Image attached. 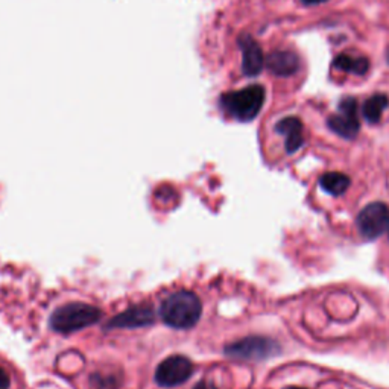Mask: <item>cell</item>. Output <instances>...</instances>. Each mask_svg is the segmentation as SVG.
<instances>
[{
    "mask_svg": "<svg viewBox=\"0 0 389 389\" xmlns=\"http://www.w3.org/2000/svg\"><path fill=\"white\" fill-rule=\"evenodd\" d=\"M201 301L193 292L178 291L172 293L160 306V316L169 327L190 328L201 318Z\"/></svg>",
    "mask_w": 389,
    "mask_h": 389,
    "instance_id": "obj_1",
    "label": "cell"
},
{
    "mask_svg": "<svg viewBox=\"0 0 389 389\" xmlns=\"http://www.w3.org/2000/svg\"><path fill=\"white\" fill-rule=\"evenodd\" d=\"M266 91L262 85H249L247 89L226 93L221 99V107L228 116L239 122H249L260 113Z\"/></svg>",
    "mask_w": 389,
    "mask_h": 389,
    "instance_id": "obj_2",
    "label": "cell"
},
{
    "mask_svg": "<svg viewBox=\"0 0 389 389\" xmlns=\"http://www.w3.org/2000/svg\"><path fill=\"white\" fill-rule=\"evenodd\" d=\"M101 316L102 312L98 307L85 302H68L50 315V327L58 333L68 335L96 324Z\"/></svg>",
    "mask_w": 389,
    "mask_h": 389,
    "instance_id": "obj_3",
    "label": "cell"
},
{
    "mask_svg": "<svg viewBox=\"0 0 389 389\" xmlns=\"http://www.w3.org/2000/svg\"><path fill=\"white\" fill-rule=\"evenodd\" d=\"M280 353V345L265 336H248V338L231 342L226 347V354L236 360H265Z\"/></svg>",
    "mask_w": 389,
    "mask_h": 389,
    "instance_id": "obj_4",
    "label": "cell"
},
{
    "mask_svg": "<svg viewBox=\"0 0 389 389\" xmlns=\"http://www.w3.org/2000/svg\"><path fill=\"white\" fill-rule=\"evenodd\" d=\"M327 125L335 134L347 140H353L360 131V122L358 116V101L347 96L338 105V113L327 119Z\"/></svg>",
    "mask_w": 389,
    "mask_h": 389,
    "instance_id": "obj_5",
    "label": "cell"
},
{
    "mask_svg": "<svg viewBox=\"0 0 389 389\" xmlns=\"http://www.w3.org/2000/svg\"><path fill=\"white\" fill-rule=\"evenodd\" d=\"M193 374L192 360L181 354L164 359L155 369V382L163 388H174L187 380Z\"/></svg>",
    "mask_w": 389,
    "mask_h": 389,
    "instance_id": "obj_6",
    "label": "cell"
},
{
    "mask_svg": "<svg viewBox=\"0 0 389 389\" xmlns=\"http://www.w3.org/2000/svg\"><path fill=\"white\" fill-rule=\"evenodd\" d=\"M358 230L367 240H374L389 228V207L383 203H371L358 216Z\"/></svg>",
    "mask_w": 389,
    "mask_h": 389,
    "instance_id": "obj_7",
    "label": "cell"
},
{
    "mask_svg": "<svg viewBox=\"0 0 389 389\" xmlns=\"http://www.w3.org/2000/svg\"><path fill=\"white\" fill-rule=\"evenodd\" d=\"M155 319L154 309L149 304H137L124 310L122 314L110 319L107 327L116 328H135L151 325Z\"/></svg>",
    "mask_w": 389,
    "mask_h": 389,
    "instance_id": "obj_8",
    "label": "cell"
},
{
    "mask_svg": "<svg viewBox=\"0 0 389 389\" xmlns=\"http://www.w3.org/2000/svg\"><path fill=\"white\" fill-rule=\"evenodd\" d=\"M242 49V71L247 76L260 75L265 67V57L262 47L251 36H242L239 38Z\"/></svg>",
    "mask_w": 389,
    "mask_h": 389,
    "instance_id": "obj_9",
    "label": "cell"
},
{
    "mask_svg": "<svg viewBox=\"0 0 389 389\" xmlns=\"http://www.w3.org/2000/svg\"><path fill=\"white\" fill-rule=\"evenodd\" d=\"M265 64L275 76H292L300 71V58L291 50H274L265 59Z\"/></svg>",
    "mask_w": 389,
    "mask_h": 389,
    "instance_id": "obj_10",
    "label": "cell"
},
{
    "mask_svg": "<svg viewBox=\"0 0 389 389\" xmlns=\"http://www.w3.org/2000/svg\"><path fill=\"white\" fill-rule=\"evenodd\" d=\"M275 131L286 137V151L288 154L297 152L304 145L302 135V122L298 117H284L275 125Z\"/></svg>",
    "mask_w": 389,
    "mask_h": 389,
    "instance_id": "obj_11",
    "label": "cell"
},
{
    "mask_svg": "<svg viewBox=\"0 0 389 389\" xmlns=\"http://www.w3.org/2000/svg\"><path fill=\"white\" fill-rule=\"evenodd\" d=\"M351 184L348 175L341 174V172H327L319 178V186L323 187L325 193L332 196H339L347 192Z\"/></svg>",
    "mask_w": 389,
    "mask_h": 389,
    "instance_id": "obj_12",
    "label": "cell"
},
{
    "mask_svg": "<svg viewBox=\"0 0 389 389\" xmlns=\"http://www.w3.org/2000/svg\"><path fill=\"white\" fill-rule=\"evenodd\" d=\"M388 105H389V99L386 94L376 93L364 102V107H362V115H364L368 124H371V125L379 124L380 120H382L383 111L386 110Z\"/></svg>",
    "mask_w": 389,
    "mask_h": 389,
    "instance_id": "obj_13",
    "label": "cell"
},
{
    "mask_svg": "<svg viewBox=\"0 0 389 389\" xmlns=\"http://www.w3.org/2000/svg\"><path fill=\"white\" fill-rule=\"evenodd\" d=\"M333 67L339 68L342 72L365 75L369 71V61L365 57H351L347 54H341L335 58Z\"/></svg>",
    "mask_w": 389,
    "mask_h": 389,
    "instance_id": "obj_14",
    "label": "cell"
},
{
    "mask_svg": "<svg viewBox=\"0 0 389 389\" xmlns=\"http://www.w3.org/2000/svg\"><path fill=\"white\" fill-rule=\"evenodd\" d=\"M90 383L94 389H117L120 380L116 374L96 373L90 377Z\"/></svg>",
    "mask_w": 389,
    "mask_h": 389,
    "instance_id": "obj_15",
    "label": "cell"
},
{
    "mask_svg": "<svg viewBox=\"0 0 389 389\" xmlns=\"http://www.w3.org/2000/svg\"><path fill=\"white\" fill-rule=\"evenodd\" d=\"M11 385V379L8 371L5 368L0 367V389H10Z\"/></svg>",
    "mask_w": 389,
    "mask_h": 389,
    "instance_id": "obj_16",
    "label": "cell"
},
{
    "mask_svg": "<svg viewBox=\"0 0 389 389\" xmlns=\"http://www.w3.org/2000/svg\"><path fill=\"white\" fill-rule=\"evenodd\" d=\"M193 389H218L216 388L213 383H209V382H205V380H201V382H198Z\"/></svg>",
    "mask_w": 389,
    "mask_h": 389,
    "instance_id": "obj_17",
    "label": "cell"
},
{
    "mask_svg": "<svg viewBox=\"0 0 389 389\" xmlns=\"http://www.w3.org/2000/svg\"><path fill=\"white\" fill-rule=\"evenodd\" d=\"M302 5H306V6H314V5H321V3H325L328 2V0H301Z\"/></svg>",
    "mask_w": 389,
    "mask_h": 389,
    "instance_id": "obj_18",
    "label": "cell"
},
{
    "mask_svg": "<svg viewBox=\"0 0 389 389\" xmlns=\"http://www.w3.org/2000/svg\"><path fill=\"white\" fill-rule=\"evenodd\" d=\"M286 389H304V388H295V386H291V388H286Z\"/></svg>",
    "mask_w": 389,
    "mask_h": 389,
    "instance_id": "obj_19",
    "label": "cell"
}]
</instances>
